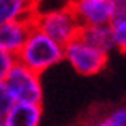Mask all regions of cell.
I'll return each mask as SVG.
<instances>
[{"instance_id": "1", "label": "cell", "mask_w": 126, "mask_h": 126, "mask_svg": "<svg viewBox=\"0 0 126 126\" xmlns=\"http://www.w3.org/2000/svg\"><path fill=\"white\" fill-rule=\"evenodd\" d=\"M16 62L28 67L34 74L41 75L47 69L64 61V46L57 44L39 30L33 28L23 47L15 56Z\"/></svg>"}, {"instance_id": "2", "label": "cell", "mask_w": 126, "mask_h": 126, "mask_svg": "<svg viewBox=\"0 0 126 126\" xmlns=\"http://www.w3.org/2000/svg\"><path fill=\"white\" fill-rule=\"evenodd\" d=\"M33 28L44 33L47 38H51L57 44L65 46L69 41L77 38L80 23L75 18L70 7L65 5L62 8H56L51 12H44V13L38 12L34 21H33Z\"/></svg>"}, {"instance_id": "3", "label": "cell", "mask_w": 126, "mask_h": 126, "mask_svg": "<svg viewBox=\"0 0 126 126\" xmlns=\"http://www.w3.org/2000/svg\"><path fill=\"white\" fill-rule=\"evenodd\" d=\"M7 92L13 103H33L41 105L43 84L41 75L34 74L28 67L15 62L10 69L7 79L3 80Z\"/></svg>"}, {"instance_id": "4", "label": "cell", "mask_w": 126, "mask_h": 126, "mask_svg": "<svg viewBox=\"0 0 126 126\" xmlns=\"http://www.w3.org/2000/svg\"><path fill=\"white\" fill-rule=\"evenodd\" d=\"M64 61L80 75H95L107 65L108 54L95 49L77 36L64 46Z\"/></svg>"}, {"instance_id": "5", "label": "cell", "mask_w": 126, "mask_h": 126, "mask_svg": "<svg viewBox=\"0 0 126 126\" xmlns=\"http://www.w3.org/2000/svg\"><path fill=\"white\" fill-rule=\"evenodd\" d=\"M69 7L80 26L108 25L121 10V0H72Z\"/></svg>"}, {"instance_id": "6", "label": "cell", "mask_w": 126, "mask_h": 126, "mask_svg": "<svg viewBox=\"0 0 126 126\" xmlns=\"http://www.w3.org/2000/svg\"><path fill=\"white\" fill-rule=\"evenodd\" d=\"M31 30L33 23L26 21H10L0 25V49L12 56H16Z\"/></svg>"}, {"instance_id": "7", "label": "cell", "mask_w": 126, "mask_h": 126, "mask_svg": "<svg viewBox=\"0 0 126 126\" xmlns=\"http://www.w3.org/2000/svg\"><path fill=\"white\" fill-rule=\"evenodd\" d=\"M38 15V0H0V25L10 21L33 23Z\"/></svg>"}, {"instance_id": "8", "label": "cell", "mask_w": 126, "mask_h": 126, "mask_svg": "<svg viewBox=\"0 0 126 126\" xmlns=\"http://www.w3.org/2000/svg\"><path fill=\"white\" fill-rule=\"evenodd\" d=\"M43 107L33 103H12L3 113L2 126H39Z\"/></svg>"}, {"instance_id": "9", "label": "cell", "mask_w": 126, "mask_h": 126, "mask_svg": "<svg viewBox=\"0 0 126 126\" xmlns=\"http://www.w3.org/2000/svg\"><path fill=\"white\" fill-rule=\"evenodd\" d=\"M77 36L87 44L94 46L95 49L107 52V54H110L115 49L111 39V31H110L108 25H85V26H80Z\"/></svg>"}, {"instance_id": "10", "label": "cell", "mask_w": 126, "mask_h": 126, "mask_svg": "<svg viewBox=\"0 0 126 126\" xmlns=\"http://www.w3.org/2000/svg\"><path fill=\"white\" fill-rule=\"evenodd\" d=\"M110 31H111V39H113V47L121 52H126V12L120 10L111 21L108 23Z\"/></svg>"}, {"instance_id": "11", "label": "cell", "mask_w": 126, "mask_h": 126, "mask_svg": "<svg viewBox=\"0 0 126 126\" xmlns=\"http://www.w3.org/2000/svg\"><path fill=\"white\" fill-rule=\"evenodd\" d=\"M95 126H126V108H118Z\"/></svg>"}, {"instance_id": "12", "label": "cell", "mask_w": 126, "mask_h": 126, "mask_svg": "<svg viewBox=\"0 0 126 126\" xmlns=\"http://www.w3.org/2000/svg\"><path fill=\"white\" fill-rule=\"evenodd\" d=\"M15 62H16L15 56H12V54L0 49V82H3L7 79V75H8L10 69L13 67Z\"/></svg>"}, {"instance_id": "13", "label": "cell", "mask_w": 126, "mask_h": 126, "mask_svg": "<svg viewBox=\"0 0 126 126\" xmlns=\"http://www.w3.org/2000/svg\"><path fill=\"white\" fill-rule=\"evenodd\" d=\"M12 98H10L8 92H7V87H5L3 82H0V115H3L7 110L12 105Z\"/></svg>"}, {"instance_id": "14", "label": "cell", "mask_w": 126, "mask_h": 126, "mask_svg": "<svg viewBox=\"0 0 126 126\" xmlns=\"http://www.w3.org/2000/svg\"><path fill=\"white\" fill-rule=\"evenodd\" d=\"M121 8L126 12V0H121Z\"/></svg>"}, {"instance_id": "15", "label": "cell", "mask_w": 126, "mask_h": 126, "mask_svg": "<svg viewBox=\"0 0 126 126\" xmlns=\"http://www.w3.org/2000/svg\"><path fill=\"white\" fill-rule=\"evenodd\" d=\"M2 123H3V115H0V126H2Z\"/></svg>"}]
</instances>
